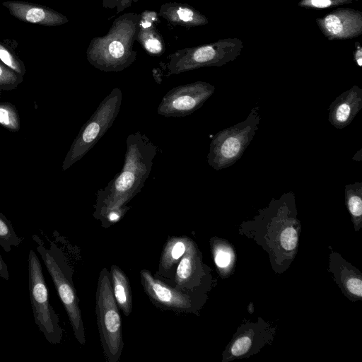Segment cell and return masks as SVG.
I'll return each instance as SVG.
<instances>
[{"mask_svg": "<svg viewBox=\"0 0 362 362\" xmlns=\"http://www.w3.org/2000/svg\"><path fill=\"white\" fill-rule=\"evenodd\" d=\"M292 192L272 199L252 219L243 221L238 233L252 240L269 257L272 269L285 272L294 261L299 247L301 223Z\"/></svg>", "mask_w": 362, "mask_h": 362, "instance_id": "1", "label": "cell"}, {"mask_svg": "<svg viewBox=\"0 0 362 362\" xmlns=\"http://www.w3.org/2000/svg\"><path fill=\"white\" fill-rule=\"evenodd\" d=\"M121 171L97 192L93 217L100 221L108 212L127 206L148 177L158 147L139 131L129 134Z\"/></svg>", "mask_w": 362, "mask_h": 362, "instance_id": "2", "label": "cell"}, {"mask_svg": "<svg viewBox=\"0 0 362 362\" xmlns=\"http://www.w3.org/2000/svg\"><path fill=\"white\" fill-rule=\"evenodd\" d=\"M140 15L124 13L117 17L103 36L93 37L86 51L88 62L105 72L121 71L136 60L134 49L139 30Z\"/></svg>", "mask_w": 362, "mask_h": 362, "instance_id": "3", "label": "cell"}, {"mask_svg": "<svg viewBox=\"0 0 362 362\" xmlns=\"http://www.w3.org/2000/svg\"><path fill=\"white\" fill-rule=\"evenodd\" d=\"M39 252L49 274L59 297L67 313L75 338L81 345L86 342L85 329L79 308V299L73 281L74 271L64 251L55 243L49 247L37 235H33Z\"/></svg>", "mask_w": 362, "mask_h": 362, "instance_id": "4", "label": "cell"}, {"mask_svg": "<svg viewBox=\"0 0 362 362\" xmlns=\"http://www.w3.org/2000/svg\"><path fill=\"white\" fill-rule=\"evenodd\" d=\"M243 48L238 38H226L214 42L178 49L160 64L166 76L206 66H221L235 60Z\"/></svg>", "mask_w": 362, "mask_h": 362, "instance_id": "5", "label": "cell"}, {"mask_svg": "<svg viewBox=\"0 0 362 362\" xmlns=\"http://www.w3.org/2000/svg\"><path fill=\"white\" fill-rule=\"evenodd\" d=\"M95 314L103 353L107 362H117L124 341L122 320L115 300L110 274L103 267L98 276L95 294Z\"/></svg>", "mask_w": 362, "mask_h": 362, "instance_id": "6", "label": "cell"}, {"mask_svg": "<svg viewBox=\"0 0 362 362\" xmlns=\"http://www.w3.org/2000/svg\"><path fill=\"white\" fill-rule=\"evenodd\" d=\"M259 107H253L242 122L216 133L209 145V165L220 170L233 165L243 156L258 129Z\"/></svg>", "mask_w": 362, "mask_h": 362, "instance_id": "7", "label": "cell"}, {"mask_svg": "<svg viewBox=\"0 0 362 362\" xmlns=\"http://www.w3.org/2000/svg\"><path fill=\"white\" fill-rule=\"evenodd\" d=\"M122 100L121 90L115 88L101 101L73 141L62 163L63 171L82 158L111 127L119 112Z\"/></svg>", "mask_w": 362, "mask_h": 362, "instance_id": "8", "label": "cell"}, {"mask_svg": "<svg viewBox=\"0 0 362 362\" xmlns=\"http://www.w3.org/2000/svg\"><path fill=\"white\" fill-rule=\"evenodd\" d=\"M28 288L35 324L49 343L59 344L63 329L59 325L58 315L49 303L41 263L33 250L28 254Z\"/></svg>", "mask_w": 362, "mask_h": 362, "instance_id": "9", "label": "cell"}, {"mask_svg": "<svg viewBox=\"0 0 362 362\" xmlns=\"http://www.w3.org/2000/svg\"><path fill=\"white\" fill-rule=\"evenodd\" d=\"M141 284L151 302L163 310L199 315L209 295L178 289L155 277L151 271L141 269Z\"/></svg>", "mask_w": 362, "mask_h": 362, "instance_id": "10", "label": "cell"}, {"mask_svg": "<svg viewBox=\"0 0 362 362\" xmlns=\"http://www.w3.org/2000/svg\"><path fill=\"white\" fill-rule=\"evenodd\" d=\"M276 330V326L261 317L255 322L244 320L223 350L221 361L230 362L255 355L272 344Z\"/></svg>", "mask_w": 362, "mask_h": 362, "instance_id": "11", "label": "cell"}, {"mask_svg": "<svg viewBox=\"0 0 362 362\" xmlns=\"http://www.w3.org/2000/svg\"><path fill=\"white\" fill-rule=\"evenodd\" d=\"M215 283L211 269L204 262L197 244L190 238L186 251L176 267L170 286L209 295Z\"/></svg>", "mask_w": 362, "mask_h": 362, "instance_id": "12", "label": "cell"}, {"mask_svg": "<svg viewBox=\"0 0 362 362\" xmlns=\"http://www.w3.org/2000/svg\"><path fill=\"white\" fill-rule=\"evenodd\" d=\"M214 91V85L200 81L174 87L163 97L157 112L167 117L187 116L200 108Z\"/></svg>", "mask_w": 362, "mask_h": 362, "instance_id": "13", "label": "cell"}, {"mask_svg": "<svg viewBox=\"0 0 362 362\" xmlns=\"http://www.w3.org/2000/svg\"><path fill=\"white\" fill-rule=\"evenodd\" d=\"M316 23L329 40L352 39L362 33V12L350 8L334 10Z\"/></svg>", "mask_w": 362, "mask_h": 362, "instance_id": "14", "label": "cell"}, {"mask_svg": "<svg viewBox=\"0 0 362 362\" xmlns=\"http://www.w3.org/2000/svg\"><path fill=\"white\" fill-rule=\"evenodd\" d=\"M328 257V272L342 293L352 302L362 299V272L331 247Z\"/></svg>", "mask_w": 362, "mask_h": 362, "instance_id": "15", "label": "cell"}, {"mask_svg": "<svg viewBox=\"0 0 362 362\" xmlns=\"http://www.w3.org/2000/svg\"><path fill=\"white\" fill-rule=\"evenodd\" d=\"M362 109V88L354 86L337 97L328 108V120L337 129L347 127Z\"/></svg>", "mask_w": 362, "mask_h": 362, "instance_id": "16", "label": "cell"}, {"mask_svg": "<svg viewBox=\"0 0 362 362\" xmlns=\"http://www.w3.org/2000/svg\"><path fill=\"white\" fill-rule=\"evenodd\" d=\"M3 4L12 16L24 22L46 26H57L68 22L66 16L40 6L21 1H7Z\"/></svg>", "mask_w": 362, "mask_h": 362, "instance_id": "17", "label": "cell"}, {"mask_svg": "<svg viewBox=\"0 0 362 362\" xmlns=\"http://www.w3.org/2000/svg\"><path fill=\"white\" fill-rule=\"evenodd\" d=\"M190 238L173 236L164 245L154 276L170 285L176 267L185 254Z\"/></svg>", "mask_w": 362, "mask_h": 362, "instance_id": "18", "label": "cell"}, {"mask_svg": "<svg viewBox=\"0 0 362 362\" xmlns=\"http://www.w3.org/2000/svg\"><path fill=\"white\" fill-rule=\"evenodd\" d=\"M139 15L136 40L148 54L156 57L162 55L165 47L163 38L156 26L158 14L154 11L146 10Z\"/></svg>", "mask_w": 362, "mask_h": 362, "instance_id": "19", "label": "cell"}, {"mask_svg": "<svg viewBox=\"0 0 362 362\" xmlns=\"http://www.w3.org/2000/svg\"><path fill=\"white\" fill-rule=\"evenodd\" d=\"M158 14L173 25L191 28L204 25L209 23L204 14L187 4L177 2L163 4Z\"/></svg>", "mask_w": 362, "mask_h": 362, "instance_id": "20", "label": "cell"}, {"mask_svg": "<svg viewBox=\"0 0 362 362\" xmlns=\"http://www.w3.org/2000/svg\"><path fill=\"white\" fill-rule=\"evenodd\" d=\"M210 247L217 273L222 279L233 274L237 256L234 247L227 240L214 236L211 238Z\"/></svg>", "mask_w": 362, "mask_h": 362, "instance_id": "21", "label": "cell"}, {"mask_svg": "<svg viewBox=\"0 0 362 362\" xmlns=\"http://www.w3.org/2000/svg\"><path fill=\"white\" fill-rule=\"evenodd\" d=\"M110 279L112 293L118 308L128 317L133 308V298L127 276L117 265L110 267Z\"/></svg>", "mask_w": 362, "mask_h": 362, "instance_id": "22", "label": "cell"}, {"mask_svg": "<svg viewBox=\"0 0 362 362\" xmlns=\"http://www.w3.org/2000/svg\"><path fill=\"white\" fill-rule=\"evenodd\" d=\"M345 203L350 214L355 232L362 227V182L345 186Z\"/></svg>", "mask_w": 362, "mask_h": 362, "instance_id": "23", "label": "cell"}, {"mask_svg": "<svg viewBox=\"0 0 362 362\" xmlns=\"http://www.w3.org/2000/svg\"><path fill=\"white\" fill-rule=\"evenodd\" d=\"M0 126L11 132H17L20 130V117L13 104L0 102Z\"/></svg>", "mask_w": 362, "mask_h": 362, "instance_id": "24", "label": "cell"}, {"mask_svg": "<svg viewBox=\"0 0 362 362\" xmlns=\"http://www.w3.org/2000/svg\"><path fill=\"white\" fill-rule=\"evenodd\" d=\"M22 239L16 233L11 222L0 212V245L7 252L17 247Z\"/></svg>", "mask_w": 362, "mask_h": 362, "instance_id": "25", "label": "cell"}, {"mask_svg": "<svg viewBox=\"0 0 362 362\" xmlns=\"http://www.w3.org/2000/svg\"><path fill=\"white\" fill-rule=\"evenodd\" d=\"M23 81L22 76L0 62V95L2 91L16 89Z\"/></svg>", "mask_w": 362, "mask_h": 362, "instance_id": "26", "label": "cell"}, {"mask_svg": "<svg viewBox=\"0 0 362 362\" xmlns=\"http://www.w3.org/2000/svg\"><path fill=\"white\" fill-rule=\"evenodd\" d=\"M0 62L21 76L25 74L23 64L0 43Z\"/></svg>", "mask_w": 362, "mask_h": 362, "instance_id": "27", "label": "cell"}, {"mask_svg": "<svg viewBox=\"0 0 362 362\" xmlns=\"http://www.w3.org/2000/svg\"><path fill=\"white\" fill-rule=\"evenodd\" d=\"M358 0H301L300 7L306 8H327L357 1Z\"/></svg>", "mask_w": 362, "mask_h": 362, "instance_id": "28", "label": "cell"}, {"mask_svg": "<svg viewBox=\"0 0 362 362\" xmlns=\"http://www.w3.org/2000/svg\"><path fill=\"white\" fill-rule=\"evenodd\" d=\"M103 6L105 8H115L116 13H119L127 8L130 7L132 4L136 3L139 0H102Z\"/></svg>", "mask_w": 362, "mask_h": 362, "instance_id": "29", "label": "cell"}, {"mask_svg": "<svg viewBox=\"0 0 362 362\" xmlns=\"http://www.w3.org/2000/svg\"><path fill=\"white\" fill-rule=\"evenodd\" d=\"M355 50L353 53L354 60L358 66L361 67L362 66V47L358 42H356Z\"/></svg>", "mask_w": 362, "mask_h": 362, "instance_id": "30", "label": "cell"}, {"mask_svg": "<svg viewBox=\"0 0 362 362\" xmlns=\"http://www.w3.org/2000/svg\"><path fill=\"white\" fill-rule=\"evenodd\" d=\"M0 276L6 280L9 279V274L8 267L4 260L3 259L0 253Z\"/></svg>", "mask_w": 362, "mask_h": 362, "instance_id": "31", "label": "cell"}, {"mask_svg": "<svg viewBox=\"0 0 362 362\" xmlns=\"http://www.w3.org/2000/svg\"><path fill=\"white\" fill-rule=\"evenodd\" d=\"M362 149H360L353 157V160H355L356 161H361V156H362Z\"/></svg>", "mask_w": 362, "mask_h": 362, "instance_id": "32", "label": "cell"}, {"mask_svg": "<svg viewBox=\"0 0 362 362\" xmlns=\"http://www.w3.org/2000/svg\"><path fill=\"white\" fill-rule=\"evenodd\" d=\"M0 152H1V151H0Z\"/></svg>", "mask_w": 362, "mask_h": 362, "instance_id": "33", "label": "cell"}]
</instances>
